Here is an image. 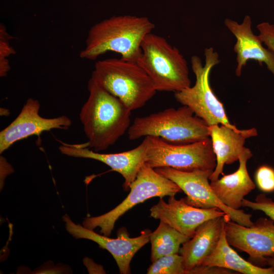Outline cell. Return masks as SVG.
Masks as SVG:
<instances>
[{
  "instance_id": "cell-26",
  "label": "cell",
  "mask_w": 274,
  "mask_h": 274,
  "mask_svg": "<svg viewBox=\"0 0 274 274\" xmlns=\"http://www.w3.org/2000/svg\"><path fill=\"white\" fill-rule=\"evenodd\" d=\"M232 270L216 266L199 265L190 270L187 274H230Z\"/></svg>"
},
{
  "instance_id": "cell-27",
  "label": "cell",
  "mask_w": 274,
  "mask_h": 274,
  "mask_svg": "<svg viewBox=\"0 0 274 274\" xmlns=\"http://www.w3.org/2000/svg\"><path fill=\"white\" fill-rule=\"evenodd\" d=\"M262 262L265 263L269 267H271L274 269V255L265 257Z\"/></svg>"
},
{
  "instance_id": "cell-18",
  "label": "cell",
  "mask_w": 274,
  "mask_h": 274,
  "mask_svg": "<svg viewBox=\"0 0 274 274\" xmlns=\"http://www.w3.org/2000/svg\"><path fill=\"white\" fill-rule=\"evenodd\" d=\"M252 156L251 151L245 147L239 157V166L235 172L211 181V187L216 196L230 209L239 210L244 197L255 188L247 167V161Z\"/></svg>"
},
{
  "instance_id": "cell-25",
  "label": "cell",
  "mask_w": 274,
  "mask_h": 274,
  "mask_svg": "<svg viewBox=\"0 0 274 274\" xmlns=\"http://www.w3.org/2000/svg\"><path fill=\"white\" fill-rule=\"evenodd\" d=\"M257 28L263 44L274 53V24L264 22L258 24Z\"/></svg>"
},
{
  "instance_id": "cell-24",
  "label": "cell",
  "mask_w": 274,
  "mask_h": 274,
  "mask_svg": "<svg viewBox=\"0 0 274 274\" xmlns=\"http://www.w3.org/2000/svg\"><path fill=\"white\" fill-rule=\"evenodd\" d=\"M256 184L259 188L266 192L274 191V169L267 165H262L255 174Z\"/></svg>"
},
{
  "instance_id": "cell-10",
  "label": "cell",
  "mask_w": 274,
  "mask_h": 274,
  "mask_svg": "<svg viewBox=\"0 0 274 274\" xmlns=\"http://www.w3.org/2000/svg\"><path fill=\"white\" fill-rule=\"evenodd\" d=\"M65 228L69 233L76 239L84 238L93 241L99 247L106 249L113 256L121 274L130 273V262L135 253L150 241L152 233L150 229L141 231L140 235L130 237L125 227L119 228L117 232V237L99 234L93 230H90L79 224L75 223L70 217L63 216Z\"/></svg>"
},
{
  "instance_id": "cell-7",
  "label": "cell",
  "mask_w": 274,
  "mask_h": 274,
  "mask_svg": "<svg viewBox=\"0 0 274 274\" xmlns=\"http://www.w3.org/2000/svg\"><path fill=\"white\" fill-rule=\"evenodd\" d=\"M146 156L145 163L156 168L169 167L183 172L214 171L216 157L212 140L186 144H173L152 136L144 138Z\"/></svg>"
},
{
  "instance_id": "cell-16",
  "label": "cell",
  "mask_w": 274,
  "mask_h": 274,
  "mask_svg": "<svg viewBox=\"0 0 274 274\" xmlns=\"http://www.w3.org/2000/svg\"><path fill=\"white\" fill-rule=\"evenodd\" d=\"M210 137L216 157V166L209 177L211 181L219 179L223 174L224 164H230L238 160L245 147L247 139L256 136L255 128L234 129L221 124L209 126Z\"/></svg>"
},
{
  "instance_id": "cell-14",
  "label": "cell",
  "mask_w": 274,
  "mask_h": 274,
  "mask_svg": "<svg viewBox=\"0 0 274 274\" xmlns=\"http://www.w3.org/2000/svg\"><path fill=\"white\" fill-rule=\"evenodd\" d=\"M59 150L63 155L76 157L88 158L100 161L114 171L121 174L124 179L123 187L129 190L130 184L135 179L142 166L145 163L146 144L143 140L136 148L117 153H99L85 147L82 144H68L60 142Z\"/></svg>"
},
{
  "instance_id": "cell-11",
  "label": "cell",
  "mask_w": 274,
  "mask_h": 274,
  "mask_svg": "<svg viewBox=\"0 0 274 274\" xmlns=\"http://www.w3.org/2000/svg\"><path fill=\"white\" fill-rule=\"evenodd\" d=\"M39 100L28 98L17 117L0 132V153L8 150L17 141L53 129L66 130L72 121L65 115L46 118L39 114Z\"/></svg>"
},
{
  "instance_id": "cell-19",
  "label": "cell",
  "mask_w": 274,
  "mask_h": 274,
  "mask_svg": "<svg viewBox=\"0 0 274 274\" xmlns=\"http://www.w3.org/2000/svg\"><path fill=\"white\" fill-rule=\"evenodd\" d=\"M200 265L219 266L243 274H274L272 267L263 268L241 257L228 243L224 229L215 250Z\"/></svg>"
},
{
  "instance_id": "cell-2",
  "label": "cell",
  "mask_w": 274,
  "mask_h": 274,
  "mask_svg": "<svg viewBox=\"0 0 274 274\" xmlns=\"http://www.w3.org/2000/svg\"><path fill=\"white\" fill-rule=\"evenodd\" d=\"M155 27L146 17L126 15L105 19L91 27L79 56L93 60L112 51L120 54L123 59L137 62L143 40Z\"/></svg>"
},
{
  "instance_id": "cell-23",
  "label": "cell",
  "mask_w": 274,
  "mask_h": 274,
  "mask_svg": "<svg viewBox=\"0 0 274 274\" xmlns=\"http://www.w3.org/2000/svg\"><path fill=\"white\" fill-rule=\"evenodd\" d=\"M242 206L253 210L261 211L274 220V200L267 197L265 194H258L254 201L244 198L242 200Z\"/></svg>"
},
{
  "instance_id": "cell-5",
  "label": "cell",
  "mask_w": 274,
  "mask_h": 274,
  "mask_svg": "<svg viewBox=\"0 0 274 274\" xmlns=\"http://www.w3.org/2000/svg\"><path fill=\"white\" fill-rule=\"evenodd\" d=\"M137 61L157 91L176 92L191 86L187 61L179 50L164 37L147 34Z\"/></svg>"
},
{
  "instance_id": "cell-8",
  "label": "cell",
  "mask_w": 274,
  "mask_h": 274,
  "mask_svg": "<svg viewBox=\"0 0 274 274\" xmlns=\"http://www.w3.org/2000/svg\"><path fill=\"white\" fill-rule=\"evenodd\" d=\"M129 188V194L119 205L103 215L84 219L83 226L90 230L99 227L101 234L109 236L116 221L136 204L154 197L162 198L166 196H175L182 191L175 183L146 163L142 166Z\"/></svg>"
},
{
  "instance_id": "cell-15",
  "label": "cell",
  "mask_w": 274,
  "mask_h": 274,
  "mask_svg": "<svg viewBox=\"0 0 274 274\" xmlns=\"http://www.w3.org/2000/svg\"><path fill=\"white\" fill-rule=\"evenodd\" d=\"M252 20L246 15L243 21H237L226 18L224 24L236 38L233 50L236 54L235 75L239 77L244 66L250 60L259 63H264L274 76V53L263 45L258 35H255L252 29Z\"/></svg>"
},
{
  "instance_id": "cell-13",
  "label": "cell",
  "mask_w": 274,
  "mask_h": 274,
  "mask_svg": "<svg viewBox=\"0 0 274 274\" xmlns=\"http://www.w3.org/2000/svg\"><path fill=\"white\" fill-rule=\"evenodd\" d=\"M150 216L163 221L181 234L191 238L197 227L204 222L226 215L220 209H201L187 203L184 198L177 199L169 196L167 202L160 198L150 209Z\"/></svg>"
},
{
  "instance_id": "cell-21",
  "label": "cell",
  "mask_w": 274,
  "mask_h": 274,
  "mask_svg": "<svg viewBox=\"0 0 274 274\" xmlns=\"http://www.w3.org/2000/svg\"><path fill=\"white\" fill-rule=\"evenodd\" d=\"M148 274H186L183 257L178 253L162 256L152 262Z\"/></svg>"
},
{
  "instance_id": "cell-22",
  "label": "cell",
  "mask_w": 274,
  "mask_h": 274,
  "mask_svg": "<svg viewBox=\"0 0 274 274\" xmlns=\"http://www.w3.org/2000/svg\"><path fill=\"white\" fill-rule=\"evenodd\" d=\"M10 36L3 25L0 26V76L5 77L10 69L7 58L15 53V50L10 46L9 40Z\"/></svg>"
},
{
  "instance_id": "cell-1",
  "label": "cell",
  "mask_w": 274,
  "mask_h": 274,
  "mask_svg": "<svg viewBox=\"0 0 274 274\" xmlns=\"http://www.w3.org/2000/svg\"><path fill=\"white\" fill-rule=\"evenodd\" d=\"M88 90V98L79 114L88 139V142L82 144L98 152L113 145L127 131L131 111L91 78Z\"/></svg>"
},
{
  "instance_id": "cell-3",
  "label": "cell",
  "mask_w": 274,
  "mask_h": 274,
  "mask_svg": "<svg viewBox=\"0 0 274 274\" xmlns=\"http://www.w3.org/2000/svg\"><path fill=\"white\" fill-rule=\"evenodd\" d=\"M91 78L131 111L143 107L157 92L136 61L121 58L96 61Z\"/></svg>"
},
{
  "instance_id": "cell-6",
  "label": "cell",
  "mask_w": 274,
  "mask_h": 274,
  "mask_svg": "<svg viewBox=\"0 0 274 274\" xmlns=\"http://www.w3.org/2000/svg\"><path fill=\"white\" fill-rule=\"evenodd\" d=\"M204 64L197 55L191 58V68L195 76V83L182 90L174 92L176 100L190 108L195 115L202 119L208 126L222 124L234 129L230 123L223 104L214 93L209 77L212 68L220 62L218 53L212 47L204 51Z\"/></svg>"
},
{
  "instance_id": "cell-12",
  "label": "cell",
  "mask_w": 274,
  "mask_h": 274,
  "mask_svg": "<svg viewBox=\"0 0 274 274\" xmlns=\"http://www.w3.org/2000/svg\"><path fill=\"white\" fill-rule=\"evenodd\" d=\"M224 230L229 244L252 259L262 262L265 257L274 255V220L269 218H260L249 227L228 220Z\"/></svg>"
},
{
  "instance_id": "cell-4",
  "label": "cell",
  "mask_w": 274,
  "mask_h": 274,
  "mask_svg": "<svg viewBox=\"0 0 274 274\" xmlns=\"http://www.w3.org/2000/svg\"><path fill=\"white\" fill-rule=\"evenodd\" d=\"M188 107L168 108L136 117L127 132L129 140L158 137L173 144H186L210 138L209 126Z\"/></svg>"
},
{
  "instance_id": "cell-9",
  "label": "cell",
  "mask_w": 274,
  "mask_h": 274,
  "mask_svg": "<svg viewBox=\"0 0 274 274\" xmlns=\"http://www.w3.org/2000/svg\"><path fill=\"white\" fill-rule=\"evenodd\" d=\"M163 176L175 183L186 194L188 204L198 208H217L225 213L230 219L243 226L249 227L253 222L252 215L242 210H233L224 204L213 191L209 177L213 171L183 172L169 167L154 168Z\"/></svg>"
},
{
  "instance_id": "cell-20",
  "label": "cell",
  "mask_w": 274,
  "mask_h": 274,
  "mask_svg": "<svg viewBox=\"0 0 274 274\" xmlns=\"http://www.w3.org/2000/svg\"><path fill=\"white\" fill-rule=\"evenodd\" d=\"M190 238L168 224L160 221L158 227L150 236L151 262L162 256L178 253L181 245Z\"/></svg>"
},
{
  "instance_id": "cell-17",
  "label": "cell",
  "mask_w": 274,
  "mask_h": 274,
  "mask_svg": "<svg viewBox=\"0 0 274 274\" xmlns=\"http://www.w3.org/2000/svg\"><path fill=\"white\" fill-rule=\"evenodd\" d=\"M228 220L231 219L226 214L204 222L197 227L193 236L182 244L180 253L183 257L186 274L200 265L215 250Z\"/></svg>"
}]
</instances>
